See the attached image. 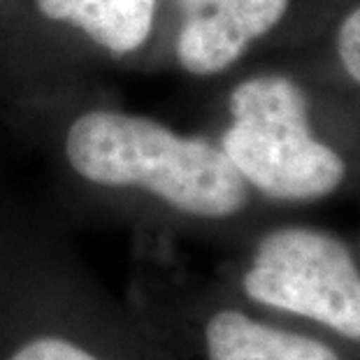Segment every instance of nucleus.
Masks as SVG:
<instances>
[{"label": "nucleus", "mask_w": 360, "mask_h": 360, "mask_svg": "<svg viewBox=\"0 0 360 360\" xmlns=\"http://www.w3.org/2000/svg\"><path fill=\"white\" fill-rule=\"evenodd\" d=\"M65 158L96 186L147 191L186 217L228 219L249 202V184L224 149L137 114H82L68 128Z\"/></svg>", "instance_id": "obj_1"}, {"label": "nucleus", "mask_w": 360, "mask_h": 360, "mask_svg": "<svg viewBox=\"0 0 360 360\" xmlns=\"http://www.w3.org/2000/svg\"><path fill=\"white\" fill-rule=\"evenodd\" d=\"M231 117L221 149L263 195L307 202L342 184L347 165L311 135L304 94L288 77L263 75L242 82L231 96Z\"/></svg>", "instance_id": "obj_2"}, {"label": "nucleus", "mask_w": 360, "mask_h": 360, "mask_svg": "<svg viewBox=\"0 0 360 360\" xmlns=\"http://www.w3.org/2000/svg\"><path fill=\"white\" fill-rule=\"evenodd\" d=\"M242 290L263 307L316 321L360 342V270L337 237L286 226L258 240Z\"/></svg>", "instance_id": "obj_3"}, {"label": "nucleus", "mask_w": 360, "mask_h": 360, "mask_svg": "<svg viewBox=\"0 0 360 360\" xmlns=\"http://www.w3.org/2000/svg\"><path fill=\"white\" fill-rule=\"evenodd\" d=\"M290 0H217L191 14L177 37V58L191 75H217L231 68L249 44L272 30Z\"/></svg>", "instance_id": "obj_4"}, {"label": "nucleus", "mask_w": 360, "mask_h": 360, "mask_svg": "<svg viewBox=\"0 0 360 360\" xmlns=\"http://www.w3.org/2000/svg\"><path fill=\"white\" fill-rule=\"evenodd\" d=\"M202 349L205 360H342L326 342L283 330L231 307L207 319Z\"/></svg>", "instance_id": "obj_5"}, {"label": "nucleus", "mask_w": 360, "mask_h": 360, "mask_svg": "<svg viewBox=\"0 0 360 360\" xmlns=\"http://www.w3.org/2000/svg\"><path fill=\"white\" fill-rule=\"evenodd\" d=\"M51 21L79 28L114 56L133 53L147 42L156 0H35Z\"/></svg>", "instance_id": "obj_6"}, {"label": "nucleus", "mask_w": 360, "mask_h": 360, "mask_svg": "<svg viewBox=\"0 0 360 360\" xmlns=\"http://www.w3.org/2000/svg\"><path fill=\"white\" fill-rule=\"evenodd\" d=\"M0 360H151V351L124 349L77 328H33L0 344Z\"/></svg>", "instance_id": "obj_7"}, {"label": "nucleus", "mask_w": 360, "mask_h": 360, "mask_svg": "<svg viewBox=\"0 0 360 360\" xmlns=\"http://www.w3.org/2000/svg\"><path fill=\"white\" fill-rule=\"evenodd\" d=\"M337 49H340L342 65L360 84V7L356 12H351L340 26Z\"/></svg>", "instance_id": "obj_8"}, {"label": "nucleus", "mask_w": 360, "mask_h": 360, "mask_svg": "<svg viewBox=\"0 0 360 360\" xmlns=\"http://www.w3.org/2000/svg\"><path fill=\"white\" fill-rule=\"evenodd\" d=\"M217 0H179V5L184 7V12H186V17H191V14H198L207 10V7H212Z\"/></svg>", "instance_id": "obj_9"}]
</instances>
